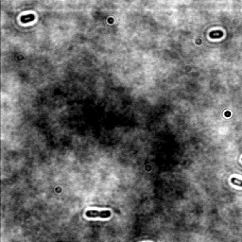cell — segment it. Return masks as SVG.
<instances>
[{
    "label": "cell",
    "instance_id": "cell-3",
    "mask_svg": "<svg viewBox=\"0 0 242 242\" xmlns=\"http://www.w3.org/2000/svg\"><path fill=\"white\" fill-rule=\"evenodd\" d=\"M231 182L234 183L236 185H239V186H242V181L241 180H238V179L236 178H232L231 179Z\"/></svg>",
    "mask_w": 242,
    "mask_h": 242
},
{
    "label": "cell",
    "instance_id": "cell-1",
    "mask_svg": "<svg viewBox=\"0 0 242 242\" xmlns=\"http://www.w3.org/2000/svg\"><path fill=\"white\" fill-rule=\"evenodd\" d=\"M86 217L88 218H107L111 217L110 211H96V210H89L86 212Z\"/></svg>",
    "mask_w": 242,
    "mask_h": 242
},
{
    "label": "cell",
    "instance_id": "cell-2",
    "mask_svg": "<svg viewBox=\"0 0 242 242\" xmlns=\"http://www.w3.org/2000/svg\"><path fill=\"white\" fill-rule=\"evenodd\" d=\"M32 20H34V15H32V14L26 15V16H23L21 18V21L24 22V23H29V21H32Z\"/></svg>",
    "mask_w": 242,
    "mask_h": 242
}]
</instances>
